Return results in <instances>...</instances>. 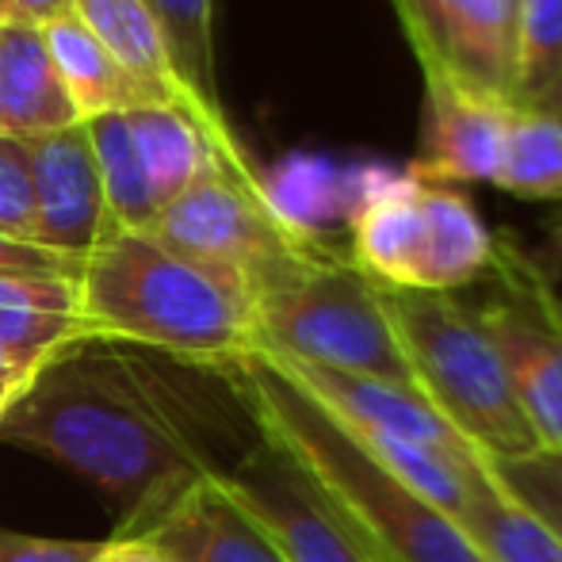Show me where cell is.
<instances>
[{
  "label": "cell",
  "mask_w": 562,
  "mask_h": 562,
  "mask_svg": "<svg viewBox=\"0 0 562 562\" xmlns=\"http://www.w3.org/2000/svg\"><path fill=\"white\" fill-rule=\"evenodd\" d=\"M0 445L50 459L104 494L138 536L195 479L218 471L184 394L131 345L81 337L0 414Z\"/></svg>",
  "instance_id": "cell-1"
},
{
  "label": "cell",
  "mask_w": 562,
  "mask_h": 562,
  "mask_svg": "<svg viewBox=\"0 0 562 562\" xmlns=\"http://www.w3.org/2000/svg\"><path fill=\"white\" fill-rule=\"evenodd\" d=\"M223 371L257 437L295 463L371 562H490L456 517L391 479L265 352L252 348Z\"/></svg>",
  "instance_id": "cell-2"
},
{
  "label": "cell",
  "mask_w": 562,
  "mask_h": 562,
  "mask_svg": "<svg viewBox=\"0 0 562 562\" xmlns=\"http://www.w3.org/2000/svg\"><path fill=\"white\" fill-rule=\"evenodd\" d=\"M81 318L92 337L223 371L257 348L252 295L149 229L112 226L85 257Z\"/></svg>",
  "instance_id": "cell-3"
},
{
  "label": "cell",
  "mask_w": 562,
  "mask_h": 562,
  "mask_svg": "<svg viewBox=\"0 0 562 562\" xmlns=\"http://www.w3.org/2000/svg\"><path fill=\"white\" fill-rule=\"evenodd\" d=\"M379 291L422 398L467 445L482 459L540 451L509 371L474 306L440 291Z\"/></svg>",
  "instance_id": "cell-4"
},
{
  "label": "cell",
  "mask_w": 562,
  "mask_h": 562,
  "mask_svg": "<svg viewBox=\"0 0 562 562\" xmlns=\"http://www.w3.org/2000/svg\"><path fill=\"white\" fill-rule=\"evenodd\" d=\"M257 348L288 360L318 363L417 391L414 371L386 318L383 291L352 265V257L326 249L268 288L252 303Z\"/></svg>",
  "instance_id": "cell-5"
},
{
  "label": "cell",
  "mask_w": 562,
  "mask_h": 562,
  "mask_svg": "<svg viewBox=\"0 0 562 562\" xmlns=\"http://www.w3.org/2000/svg\"><path fill=\"white\" fill-rule=\"evenodd\" d=\"M149 234L180 257L234 276L252 303L329 249L276 207L252 165H223L218 157L157 215Z\"/></svg>",
  "instance_id": "cell-6"
},
{
  "label": "cell",
  "mask_w": 562,
  "mask_h": 562,
  "mask_svg": "<svg viewBox=\"0 0 562 562\" xmlns=\"http://www.w3.org/2000/svg\"><path fill=\"white\" fill-rule=\"evenodd\" d=\"M490 260L494 234L448 184L414 177L379 184L352 215V265L379 288L451 295L482 280Z\"/></svg>",
  "instance_id": "cell-7"
},
{
  "label": "cell",
  "mask_w": 562,
  "mask_h": 562,
  "mask_svg": "<svg viewBox=\"0 0 562 562\" xmlns=\"http://www.w3.org/2000/svg\"><path fill=\"white\" fill-rule=\"evenodd\" d=\"M490 295L474 306L540 451H562V291L513 237H494Z\"/></svg>",
  "instance_id": "cell-8"
},
{
  "label": "cell",
  "mask_w": 562,
  "mask_h": 562,
  "mask_svg": "<svg viewBox=\"0 0 562 562\" xmlns=\"http://www.w3.org/2000/svg\"><path fill=\"white\" fill-rule=\"evenodd\" d=\"M425 77L517 104V0H394Z\"/></svg>",
  "instance_id": "cell-9"
},
{
  "label": "cell",
  "mask_w": 562,
  "mask_h": 562,
  "mask_svg": "<svg viewBox=\"0 0 562 562\" xmlns=\"http://www.w3.org/2000/svg\"><path fill=\"white\" fill-rule=\"evenodd\" d=\"M218 479L288 562H371L295 463L265 437L234 467H218Z\"/></svg>",
  "instance_id": "cell-10"
},
{
  "label": "cell",
  "mask_w": 562,
  "mask_h": 562,
  "mask_svg": "<svg viewBox=\"0 0 562 562\" xmlns=\"http://www.w3.org/2000/svg\"><path fill=\"white\" fill-rule=\"evenodd\" d=\"M23 146H27L31 180H35V241L85 260L115 226L108 215L89 126L74 123L66 131L23 138Z\"/></svg>",
  "instance_id": "cell-11"
},
{
  "label": "cell",
  "mask_w": 562,
  "mask_h": 562,
  "mask_svg": "<svg viewBox=\"0 0 562 562\" xmlns=\"http://www.w3.org/2000/svg\"><path fill=\"white\" fill-rule=\"evenodd\" d=\"M509 108L513 104L479 97L448 77H425L422 154L409 165V177L425 184H451V180L494 184Z\"/></svg>",
  "instance_id": "cell-12"
},
{
  "label": "cell",
  "mask_w": 562,
  "mask_h": 562,
  "mask_svg": "<svg viewBox=\"0 0 562 562\" xmlns=\"http://www.w3.org/2000/svg\"><path fill=\"white\" fill-rule=\"evenodd\" d=\"M169 562H288L252 517L226 494L218 471L195 479L169 509H161L138 536Z\"/></svg>",
  "instance_id": "cell-13"
},
{
  "label": "cell",
  "mask_w": 562,
  "mask_h": 562,
  "mask_svg": "<svg viewBox=\"0 0 562 562\" xmlns=\"http://www.w3.org/2000/svg\"><path fill=\"white\" fill-rule=\"evenodd\" d=\"M77 20L104 43V50L112 54L134 81L154 92L157 104L188 108V112L200 119L207 138L215 142L218 157H223L226 165H249V157L237 146V138L218 134L215 126L203 119L200 108H195L192 92H188V85L180 81L177 66H172L169 38H165L161 20H157L149 0H77Z\"/></svg>",
  "instance_id": "cell-14"
},
{
  "label": "cell",
  "mask_w": 562,
  "mask_h": 562,
  "mask_svg": "<svg viewBox=\"0 0 562 562\" xmlns=\"http://www.w3.org/2000/svg\"><path fill=\"white\" fill-rule=\"evenodd\" d=\"M92 337L81 318V283L66 276H0V356L35 375L74 340Z\"/></svg>",
  "instance_id": "cell-15"
},
{
  "label": "cell",
  "mask_w": 562,
  "mask_h": 562,
  "mask_svg": "<svg viewBox=\"0 0 562 562\" xmlns=\"http://www.w3.org/2000/svg\"><path fill=\"white\" fill-rule=\"evenodd\" d=\"M81 123L43 31L0 27V134L38 138Z\"/></svg>",
  "instance_id": "cell-16"
},
{
  "label": "cell",
  "mask_w": 562,
  "mask_h": 562,
  "mask_svg": "<svg viewBox=\"0 0 562 562\" xmlns=\"http://www.w3.org/2000/svg\"><path fill=\"white\" fill-rule=\"evenodd\" d=\"M43 35L46 46H50L54 69H58L61 85L69 92V104H74L81 123H89L97 115L134 112V108L157 104L154 92L134 81L77 15L50 23Z\"/></svg>",
  "instance_id": "cell-17"
},
{
  "label": "cell",
  "mask_w": 562,
  "mask_h": 562,
  "mask_svg": "<svg viewBox=\"0 0 562 562\" xmlns=\"http://www.w3.org/2000/svg\"><path fill=\"white\" fill-rule=\"evenodd\" d=\"M123 115L134 131V142H138L142 165H146L149 188H154L157 215H161V211L215 161L218 149H215V142L207 138L203 123L188 112V108L146 104ZM218 161H223V157H218Z\"/></svg>",
  "instance_id": "cell-18"
},
{
  "label": "cell",
  "mask_w": 562,
  "mask_h": 562,
  "mask_svg": "<svg viewBox=\"0 0 562 562\" xmlns=\"http://www.w3.org/2000/svg\"><path fill=\"white\" fill-rule=\"evenodd\" d=\"M459 525L490 562H562L559 536L490 479L482 456L467 486V509Z\"/></svg>",
  "instance_id": "cell-19"
},
{
  "label": "cell",
  "mask_w": 562,
  "mask_h": 562,
  "mask_svg": "<svg viewBox=\"0 0 562 562\" xmlns=\"http://www.w3.org/2000/svg\"><path fill=\"white\" fill-rule=\"evenodd\" d=\"M494 188L517 200H562V123L540 108L513 104L505 112L502 157Z\"/></svg>",
  "instance_id": "cell-20"
},
{
  "label": "cell",
  "mask_w": 562,
  "mask_h": 562,
  "mask_svg": "<svg viewBox=\"0 0 562 562\" xmlns=\"http://www.w3.org/2000/svg\"><path fill=\"white\" fill-rule=\"evenodd\" d=\"M149 4H154L157 20H161V31L172 50V66H177L180 81L192 92L195 108L218 134L234 138L215 85V12H211V0H149Z\"/></svg>",
  "instance_id": "cell-21"
},
{
  "label": "cell",
  "mask_w": 562,
  "mask_h": 562,
  "mask_svg": "<svg viewBox=\"0 0 562 562\" xmlns=\"http://www.w3.org/2000/svg\"><path fill=\"white\" fill-rule=\"evenodd\" d=\"M89 138L97 149L100 180H104V200L108 215L115 226L126 229H149L157 223V203L154 188H149L146 165H142L138 142L126 123L123 112L89 119Z\"/></svg>",
  "instance_id": "cell-22"
},
{
  "label": "cell",
  "mask_w": 562,
  "mask_h": 562,
  "mask_svg": "<svg viewBox=\"0 0 562 562\" xmlns=\"http://www.w3.org/2000/svg\"><path fill=\"white\" fill-rule=\"evenodd\" d=\"M562 74V0H517V104H536Z\"/></svg>",
  "instance_id": "cell-23"
},
{
  "label": "cell",
  "mask_w": 562,
  "mask_h": 562,
  "mask_svg": "<svg viewBox=\"0 0 562 562\" xmlns=\"http://www.w3.org/2000/svg\"><path fill=\"white\" fill-rule=\"evenodd\" d=\"M490 479L525 505L562 540V451H528L513 459H482Z\"/></svg>",
  "instance_id": "cell-24"
},
{
  "label": "cell",
  "mask_w": 562,
  "mask_h": 562,
  "mask_svg": "<svg viewBox=\"0 0 562 562\" xmlns=\"http://www.w3.org/2000/svg\"><path fill=\"white\" fill-rule=\"evenodd\" d=\"M35 180L23 138L0 134V229L23 241H35Z\"/></svg>",
  "instance_id": "cell-25"
},
{
  "label": "cell",
  "mask_w": 562,
  "mask_h": 562,
  "mask_svg": "<svg viewBox=\"0 0 562 562\" xmlns=\"http://www.w3.org/2000/svg\"><path fill=\"white\" fill-rule=\"evenodd\" d=\"M85 260L54 252L38 241H23L0 229V276H66V280H81Z\"/></svg>",
  "instance_id": "cell-26"
},
{
  "label": "cell",
  "mask_w": 562,
  "mask_h": 562,
  "mask_svg": "<svg viewBox=\"0 0 562 562\" xmlns=\"http://www.w3.org/2000/svg\"><path fill=\"white\" fill-rule=\"evenodd\" d=\"M100 540H50V536L0 532V562H97Z\"/></svg>",
  "instance_id": "cell-27"
},
{
  "label": "cell",
  "mask_w": 562,
  "mask_h": 562,
  "mask_svg": "<svg viewBox=\"0 0 562 562\" xmlns=\"http://www.w3.org/2000/svg\"><path fill=\"white\" fill-rule=\"evenodd\" d=\"M69 15H77V0H0V27L46 31Z\"/></svg>",
  "instance_id": "cell-28"
},
{
  "label": "cell",
  "mask_w": 562,
  "mask_h": 562,
  "mask_svg": "<svg viewBox=\"0 0 562 562\" xmlns=\"http://www.w3.org/2000/svg\"><path fill=\"white\" fill-rule=\"evenodd\" d=\"M97 562H169V559L146 540H123V536H112V540H104Z\"/></svg>",
  "instance_id": "cell-29"
},
{
  "label": "cell",
  "mask_w": 562,
  "mask_h": 562,
  "mask_svg": "<svg viewBox=\"0 0 562 562\" xmlns=\"http://www.w3.org/2000/svg\"><path fill=\"white\" fill-rule=\"evenodd\" d=\"M27 371L23 368H15L8 356H0V414H4L8 406H12L15 398H20V391L27 386Z\"/></svg>",
  "instance_id": "cell-30"
},
{
  "label": "cell",
  "mask_w": 562,
  "mask_h": 562,
  "mask_svg": "<svg viewBox=\"0 0 562 562\" xmlns=\"http://www.w3.org/2000/svg\"><path fill=\"white\" fill-rule=\"evenodd\" d=\"M528 108H540V112H548L551 119H559V123H562V74H559V81L551 85V89L543 92L536 104H528Z\"/></svg>",
  "instance_id": "cell-31"
},
{
  "label": "cell",
  "mask_w": 562,
  "mask_h": 562,
  "mask_svg": "<svg viewBox=\"0 0 562 562\" xmlns=\"http://www.w3.org/2000/svg\"><path fill=\"white\" fill-rule=\"evenodd\" d=\"M555 234H559V241H562V223H559V226H555Z\"/></svg>",
  "instance_id": "cell-32"
}]
</instances>
